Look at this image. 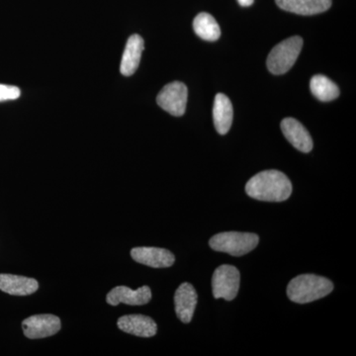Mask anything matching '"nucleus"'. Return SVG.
Returning <instances> with one entry per match:
<instances>
[{"instance_id":"17","label":"nucleus","mask_w":356,"mask_h":356,"mask_svg":"<svg viewBox=\"0 0 356 356\" xmlns=\"http://www.w3.org/2000/svg\"><path fill=\"white\" fill-rule=\"evenodd\" d=\"M193 29L201 39L208 42L217 41L221 36V29L215 18L209 13H202L193 21Z\"/></svg>"},{"instance_id":"13","label":"nucleus","mask_w":356,"mask_h":356,"mask_svg":"<svg viewBox=\"0 0 356 356\" xmlns=\"http://www.w3.org/2000/svg\"><path fill=\"white\" fill-rule=\"evenodd\" d=\"M38 281L25 276L0 274V290L13 296H27L38 290Z\"/></svg>"},{"instance_id":"2","label":"nucleus","mask_w":356,"mask_h":356,"mask_svg":"<svg viewBox=\"0 0 356 356\" xmlns=\"http://www.w3.org/2000/svg\"><path fill=\"white\" fill-rule=\"evenodd\" d=\"M334 290L332 281L315 274H302L290 281L288 298L298 304L310 303L324 298Z\"/></svg>"},{"instance_id":"15","label":"nucleus","mask_w":356,"mask_h":356,"mask_svg":"<svg viewBox=\"0 0 356 356\" xmlns=\"http://www.w3.org/2000/svg\"><path fill=\"white\" fill-rule=\"evenodd\" d=\"M282 10L299 15H315L329 10L332 0H275Z\"/></svg>"},{"instance_id":"18","label":"nucleus","mask_w":356,"mask_h":356,"mask_svg":"<svg viewBox=\"0 0 356 356\" xmlns=\"http://www.w3.org/2000/svg\"><path fill=\"white\" fill-rule=\"evenodd\" d=\"M310 88L313 95L323 102H332L339 96V86L323 74L312 77Z\"/></svg>"},{"instance_id":"10","label":"nucleus","mask_w":356,"mask_h":356,"mask_svg":"<svg viewBox=\"0 0 356 356\" xmlns=\"http://www.w3.org/2000/svg\"><path fill=\"white\" fill-rule=\"evenodd\" d=\"M281 130L288 142L302 153H310L313 149V140L310 133L294 118H285L281 122Z\"/></svg>"},{"instance_id":"12","label":"nucleus","mask_w":356,"mask_h":356,"mask_svg":"<svg viewBox=\"0 0 356 356\" xmlns=\"http://www.w3.org/2000/svg\"><path fill=\"white\" fill-rule=\"evenodd\" d=\"M122 332L140 337L156 336L158 325L153 318L144 315H127L119 318L117 322Z\"/></svg>"},{"instance_id":"7","label":"nucleus","mask_w":356,"mask_h":356,"mask_svg":"<svg viewBox=\"0 0 356 356\" xmlns=\"http://www.w3.org/2000/svg\"><path fill=\"white\" fill-rule=\"evenodd\" d=\"M60 318L51 314H41L25 318L22 322L23 332L30 339H44L60 332Z\"/></svg>"},{"instance_id":"1","label":"nucleus","mask_w":356,"mask_h":356,"mask_svg":"<svg viewBox=\"0 0 356 356\" xmlns=\"http://www.w3.org/2000/svg\"><path fill=\"white\" fill-rule=\"evenodd\" d=\"M250 197L267 202H282L291 196L292 184L284 173L264 170L255 175L245 185Z\"/></svg>"},{"instance_id":"16","label":"nucleus","mask_w":356,"mask_h":356,"mask_svg":"<svg viewBox=\"0 0 356 356\" xmlns=\"http://www.w3.org/2000/svg\"><path fill=\"white\" fill-rule=\"evenodd\" d=\"M233 105L231 100L228 96L218 93L213 107V119L215 128L220 135H226L229 132L233 123Z\"/></svg>"},{"instance_id":"6","label":"nucleus","mask_w":356,"mask_h":356,"mask_svg":"<svg viewBox=\"0 0 356 356\" xmlns=\"http://www.w3.org/2000/svg\"><path fill=\"white\" fill-rule=\"evenodd\" d=\"M188 90L180 81L166 84L156 97L159 106L172 116L180 117L185 113Z\"/></svg>"},{"instance_id":"8","label":"nucleus","mask_w":356,"mask_h":356,"mask_svg":"<svg viewBox=\"0 0 356 356\" xmlns=\"http://www.w3.org/2000/svg\"><path fill=\"white\" fill-rule=\"evenodd\" d=\"M134 261L154 268H166L175 264V257L165 248L140 247L131 250Z\"/></svg>"},{"instance_id":"4","label":"nucleus","mask_w":356,"mask_h":356,"mask_svg":"<svg viewBox=\"0 0 356 356\" xmlns=\"http://www.w3.org/2000/svg\"><path fill=\"white\" fill-rule=\"evenodd\" d=\"M303 47V39L299 36L291 37L276 44L267 58V69L271 74L280 76L291 69Z\"/></svg>"},{"instance_id":"5","label":"nucleus","mask_w":356,"mask_h":356,"mask_svg":"<svg viewBox=\"0 0 356 356\" xmlns=\"http://www.w3.org/2000/svg\"><path fill=\"white\" fill-rule=\"evenodd\" d=\"M241 275L236 267L224 264L213 274L212 289L215 298L232 301L240 289Z\"/></svg>"},{"instance_id":"19","label":"nucleus","mask_w":356,"mask_h":356,"mask_svg":"<svg viewBox=\"0 0 356 356\" xmlns=\"http://www.w3.org/2000/svg\"><path fill=\"white\" fill-rule=\"evenodd\" d=\"M20 89L13 86L0 84V102L15 100L20 97Z\"/></svg>"},{"instance_id":"14","label":"nucleus","mask_w":356,"mask_h":356,"mask_svg":"<svg viewBox=\"0 0 356 356\" xmlns=\"http://www.w3.org/2000/svg\"><path fill=\"white\" fill-rule=\"evenodd\" d=\"M144 48V40L139 35H132L128 39L120 65V72L123 76H131L135 74L139 67Z\"/></svg>"},{"instance_id":"20","label":"nucleus","mask_w":356,"mask_h":356,"mask_svg":"<svg viewBox=\"0 0 356 356\" xmlns=\"http://www.w3.org/2000/svg\"><path fill=\"white\" fill-rule=\"evenodd\" d=\"M238 4L243 7H248L254 4V0H238Z\"/></svg>"},{"instance_id":"11","label":"nucleus","mask_w":356,"mask_h":356,"mask_svg":"<svg viewBox=\"0 0 356 356\" xmlns=\"http://www.w3.org/2000/svg\"><path fill=\"white\" fill-rule=\"evenodd\" d=\"M197 293L191 283H182L177 288L175 295V313L177 318L184 324L191 322L197 305Z\"/></svg>"},{"instance_id":"3","label":"nucleus","mask_w":356,"mask_h":356,"mask_svg":"<svg viewBox=\"0 0 356 356\" xmlns=\"http://www.w3.org/2000/svg\"><path fill=\"white\" fill-rule=\"evenodd\" d=\"M259 242V236L255 234L225 232L212 236L209 245L216 252H226L233 257H242L254 250Z\"/></svg>"},{"instance_id":"9","label":"nucleus","mask_w":356,"mask_h":356,"mask_svg":"<svg viewBox=\"0 0 356 356\" xmlns=\"http://www.w3.org/2000/svg\"><path fill=\"white\" fill-rule=\"evenodd\" d=\"M151 299L152 291L149 286H142L137 290L126 286H117L106 297L107 303L111 306H117L120 303L131 306L146 305Z\"/></svg>"}]
</instances>
